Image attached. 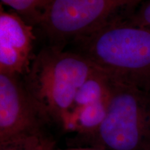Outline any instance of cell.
Masks as SVG:
<instances>
[{
	"label": "cell",
	"instance_id": "7c38bea8",
	"mask_svg": "<svg viewBox=\"0 0 150 150\" xmlns=\"http://www.w3.org/2000/svg\"><path fill=\"white\" fill-rule=\"evenodd\" d=\"M53 150H100L95 147H74L68 149H54Z\"/></svg>",
	"mask_w": 150,
	"mask_h": 150
},
{
	"label": "cell",
	"instance_id": "277c9868",
	"mask_svg": "<svg viewBox=\"0 0 150 150\" xmlns=\"http://www.w3.org/2000/svg\"><path fill=\"white\" fill-rule=\"evenodd\" d=\"M143 0H54L39 27L53 45L88 34L120 11H132Z\"/></svg>",
	"mask_w": 150,
	"mask_h": 150
},
{
	"label": "cell",
	"instance_id": "5b68a950",
	"mask_svg": "<svg viewBox=\"0 0 150 150\" xmlns=\"http://www.w3.org/2000/svg\"><path fill=\"white\" fill-rule=\"evenodd\" d=\"M49 122L20 75L0 73V145L45 136Z\"/></svg>",
	"mask_w": 150,
	"mask_h": 150
},
{
	"label": "cell",
	"instance_id": "30bf717a",
	"mask_svg": "<svg viewBox=\"0 0 150 150\" xmlns=\"http://www.w3.org/2000/svg\"><path fill=\"white\" fill-rule=\"evenodd\" d=\"M55 142L45 135L32 136L0 145V150H53Z\"/></svg>",
	"mask_w": 150,
	"mask_h": 150
},
{
	"label": "cell",
	"instance_id": "3957f363",
	"mask_svg": "<svg viewBox=\"0 0 150 150\" xmlns=\"http://www.w3.org/2000/svg\"><path fill=\"white\" fill-rule=\"evenodd\" d=\"M106 117L91 136L100 150H150V90L113 79Z\"/></svg>",
	"mask_w": 150,
	"mask_h": 150
},
{
	"label": "cell",
	"instance_id": "ba28073f",
	"mask_svg": "<svg viewBox=\"0 0 150 150\" xmlns=\"http://www.w3.org/2000/svg\"><path fill=\"white\" fill-rule=\"evenodd\" d=\"M110 88L111 81L110 76L97 69L79 89L71 111L75 108L106 98L110 95Z\"/></svg>",
	"mask_w": 150,
	"mask_h": 150
},
{
	"label": "cell",
	"instance_id": "8992f818",
	"mask_svg": "<svg viewBox=\"0 0 150 150\" xmlns=\"http://www.w3.org/2000/svg\"><path fill=\"white\" fill-rule=\"evenodd\" d=\"M33 28L16 11H5L1 6L0 73L27 74L33 60Z\"/></svg>",
	"mask_w": 150,
	"mask_h": 150
},
{
	"label": "cell",
	"instance_id": "52a82bcc",
	"mask_svg": "<svg viewBox=\"0 0 150 150\" xmlns=\"http://www.w3.org/2000/svg\"><path fill=\"white\" fill-rule=\"evenodd\" d=\"M109 99L110 95L102 100L72 110L63 125V129L76 131L86 138L91 136L106 117Z\"/></svg>",
	"mask_w": 150,
	"mask_h": 150
},
{
	"label": "cell",
	"instance_id": "6da1fadb",
	"mask_svg": "<svg viewBox=\"0 0 150 150\" xmlns=\"http://www.w3.org/2000/svg\"><path fill=\"white\" fill-rule=\"evenodd\" d=\"M79 54L113 79L150 90V29L118 14L75 39Z\"/></svg>",
	"mask_w": 150,
	"mask_h": 150
},
{
	"label": "cell",
	"instance_id": "7a4b0ae2",
	"mask_svg": "<svg viewBox=\"0 0 150 150\" xmlns=\"http://www.w3.org/2000/svg\"><path fill=\"white\" fill-rule=\"evenodd\" d=\"M97 69L81 54L52 45L33 58L23 81L50 122L63 127L79 89Z\"/></svg>",
	"mask_w": 150,
	"mask_h": 150
},
{
	"label": "cell",
	"instance_id": "8fae6325",
	"mask_svg": "<svg viewBox=\"0 0 150 150\" xmlns=\"http://www.w3.org/2000/svg\"><path fill=\"white\" fill-rule=\"evenodd\" d=\"M124 17L131 24L150 29V0L142 2L136 10L127 13Z\"/></svg>",
	"mask_w": 150,
	"mask_h": 150
},
{
	"label": "cell",
	"instance_id": "9c48e42d",
	"mask_svg": "<svg viewBox=\"0 0 150 150\" xmlns=\"http://www.w3.org/2000/svg\"><path fill=\"white\" fill-rule=\"evenodd\" d=\"M28 23L38 26L54 0H1Z\"/></svg>",
	"mask_w": 150,
	"mask_h": 150
}]
</instances>
